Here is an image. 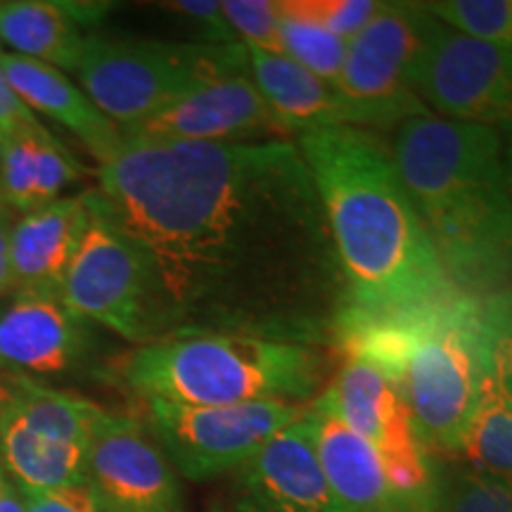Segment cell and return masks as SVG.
I'll use <instances>...</instances> for the list:
<instances>
[{
	"label": "cell",
	"mask_w": 512,
	"mask_h": 512,
	"mask_svg": "<svg viewBox=\"0 0 512 512\" xmlns=\"http://www.w3.org/2000/svg\"><path fill=\"white\" fill-rule=\"evenodd\" d=\"M95 178L100 207L150 261L164 337L335 349L349 290L294 140L124 143Z\"/></svg>",
	"instance_id": "cell-1"
},
{
	"label": "cell",
	"mask_w": 512,
	"mask_h": 512,
	"mask_svg": "<svg viewBox=\"0 0 512 512\" xmlns=\"http://www.w3.org/2000/svg\"><path fill=\"white\" fill-rule=\"evenodd\" d=\"M294 143L313 176L347 280L342 328L408 316L460 292L377 133L339 126L304 133Z\"/></svg>",
	"instance_id": "cell-2"
},
{
	"label": "cell",
	"mask_w": 512,
	"mask_h": 512,
	"mask_svg": "<svg viewBox=\"0 0 512 512\" xmlns=\"http://www.w3.org/2000/svg\"><path fill=\"white\" fill-rule=\"evenodd\" d=\"M389 150L453 287L482 302L501 294L512 278L505 138L422 114L396 126Z\"/></svg>",
	"instance_id": "cell-3"
},
{
	"label": "cell",
	"mask_w": 512,
	"mask_h": 512,
	"mask_svg": "<svg viewBox=\"0 0 512 512\" xmlns=\"http://www.w3.org/2000/svg\"><path fill=\"white\" fill-rule=\"evenodd\" d=\"M489 316L463 292L408 316L344 325L339 351L361 356L399 384L434 456L460 458L484 373Z\"/></svg>",
	"instance_id": "cell-4"
},
{
	"label": "cell",
	"mask_w": 512,
	"mask_h": 512,
	"mask_svg": "<svg viewBox=\"0 0 512 512\" xmlns=\"http://www.w3.org/2000/svg\"><path fill=\"white\" fill-rule=\"evenodd\" d=\"M332 349L188 330L133 347L112 370L143 401L176 406L311 403L330 384Z\"/></svg>",
	"instance_id": "cell-5"
},
{
	"label": "cell",
	"mask_w": 512,
	"mask_h": 512,
	"mask_svg": "<svg viewBox=\"0 0 512 512\" xmlns=\"http://www.w3.org/2000/svg\"><path fill=\"white\" fill-rule=\"evenodd\" d=\"M81 91L121 131L209 83L249 74L245 46L150 41L91 31L74 67Z\"/></svg>",
	"instance_id": "cell-6"
},
{
	"label": "cell",
	"mask_w": 512,
	"mask_h": 512,
	"mask_svg": "<svg viewBox=\"0 0 512 512\" xmlns=\"http://www.w3.org/2000/svg\"><path fill=\"white\" fill-rule=\"evenodd\" d=\"M91 223L62 280L60 297L86 323H98L133 347L164 337L157 285L143 247L100 207L95 188Z\"/></svg>",
	"instance_id": "cell-7"
},
{
	"label": "cell",
	"mask_w": 512,
	"mask_h": 512,
	"mask_svg": "<svg viewBox=\"0 0 512 512\" xmlns=\"http://www.w3.org/2000/svg\"><path fill=\"white\" fill-rule=\"evenodd\" d=\"M145 427L190 482L235 472L287 425L304 418L309 403L259 401L240 406H176L143 401Z\"/></svg>",
	"instance_id": "cell-8"
},
{
	"label": "cell",
	"mask_w": 512,
	"mask_h": 512,
	"mask_svg": "<svg viewBox=\"0 0 512 512\" xmlns=\"http://www.w3.org/2000/svg\"><path fill=\"white\" fill-rule=\"evenodd\" d=\"M434 27L437 17L425 3L387 0L368 27L349 41L347 62L335 88L361 107L370 128H396L413 117L432 114L413 91L411 74Z\"/></svg>",
	"instance_id": "cell-9"
},
{
	"label": "cell",
	"mask_w": 512,
	"mask_h": 512,
	"mask_svg": "<svg viewBox=\"0 0 512 512\" xmlns=\"http://www.w3.org/2000/svg\"><path fill=\"white\" fill-rule=\"evenodd\" d=\"M325 392L339 418L375 448L396 498L413 512L439 456L422 441L399 384L366 358L347 354Z\"/></svg>",
	"instance_id": "cell-10"
},
{
	"label": "cell",
	"mask_w": 512,
	"mask_h": 512,
	"mask_svg": "<svg viewBox=\"0 0 512 512\" xmlns=\"http://www.w3.org/2000/svg\"><path fill=\"white\" fill-rule=\"evenodd\" d=\"M411 86L437 117L498 131L512 143V53L448 29L437 19Z\"/></svg>",
	"instance_id": "cell-11"
},
{
	"label": "cell",
	"mask_w": 512,
	"mask_h": 512,
	"mask_svg": "<svg viewBox=\"0 0 512 512\" xmlns=\"http://www.w3.org/2000/svg\"><path fill=\"white\" fill-rule=\"evenodd\" d=\"M86 491L95 512H185L181 475L145 422L105 411L88 444Z\"/></svg>",
	"instance_id": "cell-12"
},
{
	"label": "cell",
	"mask_w": 512,
	"mask_h": 512,
	"mask_svg": "<svg viewBox=\"0 0 512 512\" xmlns=\"http://www.w3.org/2000/svg\"><path fill=\"white\" fill-rule=\"evenodd\" d=\"M124 143H264L287 140L256 91L252 74L230 76L176 100L155 117L121 131Z\"/></svg>",
	"instance_id": "cell-13"
},
{
	"label": "cell",
	"mask_w": 512,
	"mask_h": 512,
	"mask_svg": "<svg viewBox=\"0 0 512 512\" xmlns=\"http://www.w3.org/2000/svg\"><path fill=\"white\" fill-rule=\"evenodd\" d=\"M309 411V408H306ZM233 512H347L320 467L309 418L266 441L235 470Z\"/></svg>",
	"instance_id": "cell-14"
},
{
	"label": "cell",
	"mask_w": 512,
	"mask_h": 512,
	"mask_svg": "<svg viewBox=\"0 0 512 512\" xmlns=\"http://www.w3.org/2000/svg\"><path fill=\"white\" fill-rule=\"evenodd\" d=\"M88 349V323L60 294L12 290L0 306V370L12 375H57L74 368Z\"/></svg>",
	"instance_id": "cell-15"
},
{
	"label": "cell",
	"mask_w": 512,
	"mask_h": 512,
	"mask_svg": "<svg viewBox=\"0 0 512 512\" xmlns=\"http://www.w3.org/2000/svg\"><path fill=\"white\" fill-rule=\"evenodd\" d=\"M249 74L264 98L280 136L294 140L323 128H368V117L335 86L280 53L247 48Z\"/></svg>",
	"instance_id": "cell-16"
},
{
	"label": "cell",
	"mask_w": 512,
	"mask_h": 512,
	"mask_svg": "<svg viewBox=\"0 0 512 512\" xmlns=\"http://www.w3.org/2000/svg\"><path fill=\"white\" fill-rule=\"evenodd\" d=\"M313 444L332 494L347 512H406L375 448L339 418L328 392L309 403Z\"/></svg>",
	"instance_id": "cell-17"
},
{
	"label": "cell",
	"mask_w": 512,
	"mask_h": 512,
	"mask_svg": "<svg viewBox=\"0 0 512 512\" xmlns=\"http://www.w3.org/2000/svg\"><path fill=\"white\" fill-rule=\"evenodd\" d=\"M88 223V190L17 216L12 228V290L60 294Z\"/></svg>",
	"instance_id": "cell-18"
},
{
	"label": "cell",
	"mask_w": 512,
	"mask_h": 512,
	"mask_svg": "<svg viewBox=\"0 0 512 512\" xmlns=\"http://www.w3.org/2000/svg\"><path fill=\"white\" fill-rule=\"evenodd\" d=\"M0 64L24 105L36 117L41 114L72 133L91 152L98 166L119 155V150L124 147L121 128L107 119L67 74L50 64L27 60V57L5 53V50L0 55Z\"/></svg>",
	"instance_id": "cell-19"
},
{
	"label": "cell",
	"mask_w": 512,
	"mask_h": 512,
	"mask_svg": "<svg viewBox=\"0 0 512 512\" xmlns=\"http://www.w3.org/2000/svg\"><path fill=\"white\" fill-rule=\"evenodd\" d=\"M110 3L8 0L0 3V46L60 72H74L83 41L110 12Z\"/></svg>",
	"instance_id": "cell-20"
},
{
	"label": "cell",
	"mask_w": 512,
	"mask_h": 512,
	"mask_svg": "<svg viewBox=\"0 0 512 512\" xmlns=\"http://www.w3.org/2000/svg\"><path fill=\"white\" fill-rule=\"evenodd\" d=\"M460 458L512 484V337L491 316L482 384Z\"/></svg>",
	"instance_id": "cell-21"
},
{
	"label": "cell",
	"mask_w": 512,
	"mask_h": 512,
	"mask_svg": "<svg viewBox=\"0 0 512 512\" xmlns=\"http://www.w3.org/2000/svg\"><path fill=\"white\" fill-rule=\"evenodd\" d=\"M88 174L72 150L46 126L17 131L3 140L0 202L17 216L60 200Z\"/></svg>",
	"instance_id": "cell-22"
},
{
	"label": "cell",
	"mask_w": 512,
	"mask_h": 512,
	"mask_svg": "<svg viewBox=\"0 0 512 512\" xmlns=\"http://www.w3.org/2000/svg\"><path fill=\"white\" fill-rule=\"evenodd\" d=\"M0 460L22 491L86 486L88 446L64 444L29 430L12 408L0 420Z\"/></svg>",
	"instance_id": "cell-23"
},
{
	"label": "cell",
	"mask_w": 512,
	"mask_h": 512,
	"mask_svg": "<svg viewBox=\"0 0 512 512\" xmlns=\"http://www.w3.org/2000/svg\"><path fill=\"white\" fill-rule=\"evenodd\" d=\"M12 382H15L12 413L29 430L43 434V437L64 441V444H91L93 430L105 415V408L83 399L79 394L46 387V384L36 382L34 377L27 375H12Z\"/></svg>",
	"instance_id": "cell-24"
},
{
	"label": "cell",
	"mask_w": 512,
	"mask_h": 512,
	"mask_svg": "<svg viewBox=\"0 0 512 512\" xmlns=\"http://www.w3.org/2000/svg\"><path fill=\"white\" fill-rule=\"evenodd\" d=\"M413 512H512V484L467 463L437 458L430 486Z\"/></svg>",
	"instance_id": "cell-25"
},
{
	"label": "cell",
	"mask_w": 512,
	"mask_h": 512,
	"mask_svg": "<svg viewBox=\"0 0 512 512\" xmlns=\"http://www.w3.org/2000/svg\"><path fill=\"white\" fill-rule=\"evenodd\" d=\"M347 53L349 41L318 24L280 12V55L290 57L306 72L337 86Z\"/></svg>",
	"instance_id": "cell-26"
},
{
	"label": "cell",
	"mask_w": 512,
	"mask_h": 512,
	"mask_svg": "<svg viewBox=\"0 0 512 512\" xmlns=\"http://www.w3.org/2000/svg\"><path fill=\"white\" fill-rule=\"evenodd\" d=\"M425 5L448 29L512 53V0H434Z\"/></svg>",
	"instance_id": "cell-27"
},
{
	"label": "cell",
	"mask_w": 512,
	"mask_h": 512,
	"mask_svg": "<svg viewBox=\"0 0 512 512\" xmlns=\"http://www.w3.org/2000/svg\"><path fill=\"white\" fill-rule=\"evenodd\" d=\"M280 12L306 19L328 29L344 41H351L368 27L380 10V0H278Z\"/></svg>",
	"instance_id": "cell-28"
},
{
	"label": "cell",
	"mask_w": 512,
	"mask_h": 512,
	"mask_svg": "<svg viewBox=\"0 0 512 512\" xmlns=\"http://www.w3.org/2000/svg\"><path fill=\"white\" fill-rule=\"evenodd\" d=\"M221 10L240 46L280 53L278 0H223Z\"/></svg>",
	"instance_id": "cell-29"
},
{
	"label": "cell",
	"mask_w": 512,
	"mask_h": 512,
	"mask_svg": "<svg viewBox=\"0 0 512 512\" xmlns=\"http://www.w3.org/2000/svg\"><path fill=\"white\" fill-rule=\"evenodd\" d=\"M159 8L181 17L197 31V41L211 43V46H240L233 29L223 17L219 0H171V3H159Z\"/></svg>",
	"instance_id": "cell-30"
},
{
	"label": "cell",
	"mask_w": 512,
	"mask_h": 512,
	"mask_svg": "<svg viewBox=\"0 0 512 512\" xmlns=\"http://www.w3.org/2000/svg\"><path fill=\"white\" fill-rule=\"evenodd\" d=\"M27 512H95L86 486L60 491H24Z\"/></svg>",
	"instance_id": "cell-31"
},
{
	"label": "cell",
	"mask_w": 512,
	"mask_h": 512,
	"mask_svg": "<svg viewBox=\"0 0 512 512\" xmlns=\"http://www.w3.org/2000/svg\"><path fill=\"white\" fill-rule=\"evenodd\" d=\"M0 55H3V48H0ZM36 126H41V121L15 93V88L10 86L8 76L3 72V64H0V133L12 136V133Z\"/></svg>",
	"instance_id": "cell-32"
},
{
	"label": "cell",
	"mask_w": 512,
	"mask_h": 512,
	"mask_svg": "<svg viewBox=\"0 0 512 512\" xmlns=\"http://www.w3.org/2000/svg\"><path fill=\"white\" fill-rule=\"evenodd\" d=\"M17 214L0 202V302L12 292V228Z\"/></svg>",
	"instance_id": "cell-33"
},
{
	"label": "cell",
	"mask_w": 512,
	"mask_h": 512,
	"mask_svg": "<svg viewBox=\"0 0 512 512\" xmlns=\"http://www.w3.org/2000/svg\"><path fill=\"white\" fill-rule=\"evenodd\" d=\"M0 512H27L24 491L5 472L0 475Z\"/></svg>",
	"instance_id": "cell-34"
},
{
	"label": "cell",
	"mask_w": 512,
	"mask_h": 512,
	"mask_svg": "<svg viewBox=\"0 0 512 512\" xmlns=\"http://www.w3.org/2000/svg\"><path fill=\"white\" fill-rule=\"evenodd\" d=\"M486 311L512 337V292H501L486 299Z\"/></svg>",
	"instance_id": "cell-35"
},
{
	"label": "cell",
	"mask_w": 512,
	"mask_h": 512,
	"mask_svg": "<svg viewBox=\"0 0 512 512\" xmlns=\"http://www.w3.org/2000/svg\"><path fill=\"white\" fill-rule=\"evenodd\" d=\"M12 403H15V382H12L10 373L0 370V420L10 411Z\"/></svg>",
	"instance_id": "cell-36"
},
{
	"label": "cell",
	"mask_w": 512,
	"mask_h": 512,
	"mask_svg": "<svg viewBox=\"0 0 512 512\" xmlns=\"http://www.w3.org/2000/svg\"><path fill=\"white\" fill-rule=\"evenodd\" d=\"M505 192H508V202L512 209V143L505 145Z\"/></svg>",
	"instance_id": "cell-37"
},
{
	"label": "cell",
	"mask_w": 512,
	"mask_h": 512,
	"mask_svg": "<svg viewBox=\"0 0 512 512\" xmlns=\"http://www.w3.org/2000/svg\"><path fill=\"white\" fill-rule=\"evenodd\" d=\"M209 512H233L230 508H221V505H216V508H211Z\"/></svg>",
	"instance_id": "cell-38"
},
{
	"label": "cell",
	"mask_w": 512,
	"mask_h": 512,
	"mask_svg": "<svg viewBox=\"0 0 512 512\" xmlns=\"http://www.w3.org/2000/svg\"><path fill=\"white\" fill-rule=\"evenodd\" d=\"M3 140H5V136H3V133H0V155H3Z\"/></svg>",
	"instance_id": "cell-39"
},
{
	"label": "cell",
	"mask_w": 512,
	"mask_h": 512,
	"mask_svg": "<svg viewBox=\"0 0 512 512\" xmlns=\"http://www.w3.org/2000/svg\"><path fill=\"white\" fill-rule=\"evenodd\" d=\"M0 475H3V467H0Z\"/></svg>",
	"instance_id": "cell-40"
}]
</instances>
